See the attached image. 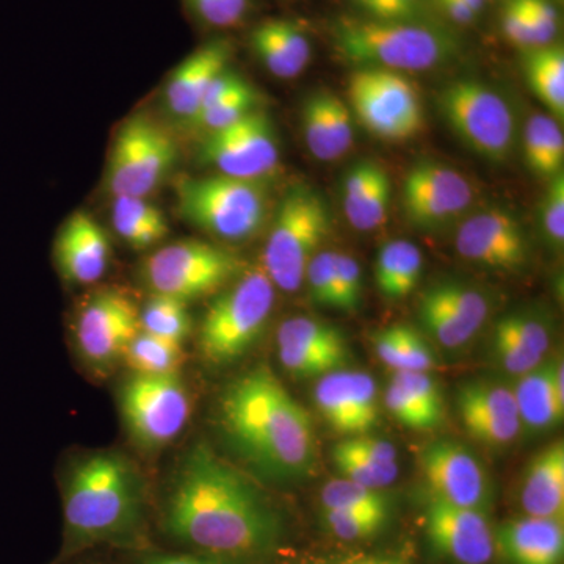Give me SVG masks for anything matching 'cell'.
Returning <instances> with one entry per match:
<instances>
[{"label":"cell","instance_id":"cell-39","mask_svg":"<svg viewBox=\"0 0 564 564\" xmlns=\"http://www.w3.org/2000/svg\"><path fill=\"white\" fill-rule=\"evenodd\" d=\"M389 516L364 511L322 510V521L333 536L343 541L369 540L383 530Z\"/></svg>","mask_w":564,"mask_h":564},{"label":"cell","instance_id":"cell-60","mask_svg":"<svg viewBox=\"0 0 564 564\" xmlns=\"http://www.w3.org/2000/svg\"><path fill=\"white\" fill-rule=\"evenodd\" d=\"M340 564H403V563L397 562V560H392V558H378V556H367V558L348 560V562H344Z\"/></svg>","mask_w":564,"mask_h":564},{"label":"cell","instance_id":"cell-6","mask_svg":"<svg viewBox=\"0 0 564 564\" xmlns=\"http://www.w3.org/2000/svg\"><path fill=\"white\" fill-rule=\"evenodd\" d=\"M274 285L261 267L239 274L207 307L198 332L203 358L228 366L261 337L274 306Z\"/></svg>","mask_w":564,"mask_h":564},{"label":"cell","instance_id":"cell-53","mask_svg":"<svg viewBox=\"0 0 564 564\" xmlns=\"http://www.w3.org/2000/svg\"><path fill=\"white\" fill-rule=\"evenodd\" d=\"M505 328L508 329L516 339L525 345L529 350L544 356L551 345V334L547 326L538 318L527 317V315L516 314L507 315L500 321Z\"/></svg>","mask_w":564,"mask_h":564},{"label":"cell","instance_id":"cell-7","mask_svg":"<svg viewBox=\"0 0 564 564\" xmlns=\"http://www.w3.org/2000/svg\"><path fill=\"white\" fill-rule=\"evenodd\" d=\"M329 210L321 193L307 185L288 192L274 210L262 254V269L282 292H296L307 265L329 234Z\"/></svg>","mask_w":564,"mask_h":564},{"label":"cell","instance_id":"cell-10","mask_svg":"<svg viewBox=\"0 0 564 564\" xmlns=\"http://www.w3.org/2000/svg\"><path fill=\"white\" fill-rule=\"evenodd\" d=\"M177 147L162 126L135 115L121 126L107 161L106 187L113 198H147L176 165Z\"/></svg>","mask_w":564,"mask_h":564},{"label":"cell","instance_id":"cell-15","mask_svg":"<svg viewBox=\"0 0 564 564\" xmlns=\"http://www.w3.org/2000/svg\"><path fill=\"white\" fill-rule=\"evenodd\" d=\"M474 202V188L462 173L433 161L411 166L402 185L408 220L421 229H436L456 220Z\"/></svg>","mask_w":564,"mask_h":564},{"label":"cell","instance_id":"cell-34","mask_svg":"<svg viewBox=\"0 0 564 564\" xmlns=\"http://www.w3.org/2000/svg\"><path fill=\"white\" fill-rule=\"evenodd\" d=\"M256 101H258V95H256L254 88L245 80L236 90L228 93V95L209 104V106L203 107L184 126H187L192 131L202 132L203 135L220 131V129L228 128V126L234 124L245 115L254 110Z\"/></svg>","mask_w":564,"mask_h":564},{"label":"cell","instance_id":"cell-13","mask_svg":"<svg viewBox=\"0 0 564 564\" xmlns=\"http://www.w3.org/2000/svg\"><path fill=\"white\" fill-rule=\"evenodd\" d=\"M198 161L225 176L267 182L280 165L272 120L254 109L228 128L206 133Z\"/></svg>","mask_w":564,"mask_h":564},{"label":"cell","instance_id":"cell-29","mask_svg":"<svg viewBox=\"0 0 564 564\" xmlns=\"http://www.w3.org/2000/svg\"><path fill=\"white\" fill-rule=\"evenodd\" d=\"M524 74L530 90L556 121L564 117V50L562 44L525 50Z\"/></svg>","mask_w":564,"mask_h":564},{"label":"cell","instance_id":"cell-11","mask_svg":"<svg viewBox=\"0 0 564 564\" xmlns=\"http://www.w3.org/2000/svg\"><path fill=\"white\" fill-rule=\"evenodd\" d=\"M347 95L352 117L378 139L411 140L425 124L421 96L403 73L356 68L348 79Z\"/></svg>","mask_w":564,"mask_h":564},{"label":"cell","instance_id":"cell-31","mask_svg":"<svg viewBox=\"0 0 564 564\" xmlns=\"http://www.w3.org/2000/svg\"><path fill=\"white\" fill-rule=\"evenodd\" d=\"M278 345H295L332 355L340 361L348 362L350 350L344 334L329 323L310 317H293L285 321L278 329Z\"/></svg>","mask_w":564,"mask_h":564},{"label":"cell","instance_id":"cell-18","mask_svg":"<svg viewBox=\"0 0 564 564\" xmlns=\"http://www.w3.org/2000/svg\"><path fill=\"white\" fill-rule=\"evenodd\" d=\"M425 533L434 552L458 564H488L496 538L485 511L430 499Z\"/></svg>","mask_w":564,"mask_h":564},{"label":"cell","instance_id":"cell-44","mask_svg":"<svg viewBox=\"0 0 564 564\" xmlns=\"http://www.w3.org/2000/svg\"><path fill=\"white\" fill-rule=\"evenodd\" d=\"M304 143L317 161L332 162L328 147V126L325 115V91H317L304 101L302 110Z\"/></svg>","mask_w":564,"mask_h":564},{"label":"cell","instance_id":"cell-56","mask_svg":"<svg viewBox=\"0 0 564 564\" xmlns=\"http://www.w3.org/2000/svg\"><path fill=\"white\" fill-rule=\"evenodd\" d=\"M403 326L392 325L373 336L375 351H377L378 358L386 366L391 367L393 372L402 369Z\"/></svg>","mask_w":564,"mask_h":564},{"label":"cell","instance_id":"cell-2","mask_svg":"<svg viewBox=\"0 0 564 564\" xmlns=\"http://www.w3.org/2000/svg\"><path fill=\"white\" fill-rule=\"evenodd\" d=\"M220 413L234 444L265 473L295 478L313 469V419L267 367L234 381Z\"/></svg>","mask_w":564,"mask_h":564},{"label":"cell","instance_id":"cell-52","mask_svg":"<svg viewBox=\"0 0 564 564\" xmlns=\"http://www.w3.org/2000/svg\"><path fill=\"white\" fill-rule=\"evenodd\" d=\"M522 6L532 25L536 47L554 43L560 28L558 10L554 0H522Z\"/></svg>","mask_w":564,"mask_h":564},{"label":"cell","instance_id":"cell-4","mask_svg":"<svg viewBox=\"0 0 564 564\" xmlns=\"http://www.w3.org/2000/svg\"><path fill=\"white\" fill-rule=\"evenodd\" d=\"M333 46L337 57L355 68L395 73L437 68L458 52V41L440 25L364 17H343L334 22Z\"/></svg>","mask_w":564,"mask_h":564},{"label":"cell","instance_id":"cell-48","mask_svg":"<svg viewBox=\"0 0 564 564\" xmlns=\"http://www.w3.org/2000/svg\"><path fill=\"white\" fill-rule=\"evenodd\" d=\"M541 226L549 242L563 247L564 242V174L549 181L540 209Z\"/></svg>","mask_w":564,"mask_h":564},{"label":"cell","instance_id":"cell-54","mask_svg":"<svg viewBox=\"0 0 564 564\" xmlns=\"http://www.w3.org/2000/svg\"><path fill=\"white\" fill-rule=\"evenodd\" d=\"M500 25H502L505 39L510 41L513 46L524 51L536 47L532 25H530L522 0L505 2L502 14H500Z\"/></svg>","mask_w":564,"mask_h":564},{"label":"cell","instance_id":"cell-28","mask_svg":"<svg viewBox=\"0 0 564 564\" xmlns=\"http://www.w3.org/2000/svg\"><path fill=\"white\" fill-rule=\"evenodd\" d=\"M423 270L422 251L406 240L383 245L375 261L378 291L391 300H403L414 292Z\"/></svg>","mask_w":564,"mask_h":564},{"label":"cell","instance_id":"cell-62","mask_svg":"<svg viewBox=\"0 0 564 564\" xmlns=\"http://www.w3.org/2000/svg\"><path fill=\"white\" fill-rule=\"evenodd\" d=\"M556 2H563V0H556Z\"/></svg>","mask_w":564,"mask_h":564},{"label":"cell","instance_id":"cell-61","mask_svg":"<svg viewBox=\"0 0 564 564\" xmlns=\"http://www.w3.org/2000/svg\"><path fill=\"white\" fill-rule=\"evenodd\" d=\"M463 2H466L475 13L481 14L484 13L486 6H488L489 0H463Z\"/></svg>","mask_w":564,"mask_h":564},{"label":"cell","instance_id":"cell-43","mask_svg":"<svg viewBox=\"0 0 564 564\" xmlns=\"http://www.w3.org/2000/svg\"><path fill=\"white\" fill-rule=\"evenodd\" d=\"M325 115L328 126L329 159L337 161L350 152L355 131L352 113L347 102L334 93L325 91Z\"/></svg>","mask_w":564,"mask_h":564},{"label":"cell","instance_id":"cell-21","mask_svg":"<svg viewBox=\"0 0 564 564\" xmlns=\"http://www.w3.org/2000/svg\"><path fill=\"white\" fill-rule=\"evenodd\" d=\"M456 406L464 429L480 443L507 445L522 430L513 391L507 386L489 381L464 384L456 395Z\"/></svg>","mask_w":564,"mask_h":564},{"label":"cell","instance_id":"cell-51","mask_svg":"<svg viewBox=\"0 0 564 564\" xmlns=\"http://www.w3.org/2000/svg\"><path fill=\"white\" fill-rule=\"evenodd\" d=\"M386 406H388L389 413L406 429L430 432V430L437 426L429 417V414L392 380L391 384L388 386V391H386Z\"/></svg>","mask_w":564,"mask_h":564},{"label":"cell","instance_id":"cell-26","mask_svg":"<svg viewBox=\"0 0 564 564\" xmlns=\"http://www.w3.org/2000/svg\"><path fill=\"white\" fill-rule=\"evenodd\" d=\"M551 373L552 362L538 366L521 375L511 389L522 426L533 432H547L563 421L564 404L555 397Z\"/></svg>","mask_w":564,"mask_h":564},{"label":"cell","instance_id":"cell-33","mask_svg":"<svg viewBox=\"0 0 564 564\" xmlns=\"http://www.w3.org/2000/svg\"><path fill=\"white\" fill-rule=\"evenodd\" d=\"M141 332L184 345L192 332V318L187 303L172 296L152 293L140 311Z\"/></svg>","mask_w":564,"mask_h":564},{"label":"cell","instance_id":"cell-23","mask_svg":"<svg viewBox=\"0 0 564 564\" xmlns=\"http://www.w3.org/2000/svg\"><path fill=\"white\" fill-rule=\"evenodd\" d=\"M250 46L263 68L282 80L299 77L313 58V46L302 25L282 18L256 25Z\"/></svg>","mask_w":564,"mask_h":564},{"label":"cell","instance_id":"cell-42","mask_svg":"<svg viewBox=\"0 0 564 564\" xmlns=\"http://www.w3.org/2000/svg\"><path fill=\"white\" fill-rule=\"evenodd\" d=\"M392 381H395L429 414V417L440 425L444 414L443 392L432 375L399 370L393 372Z\"/></svg>","mask_w":564,"mask_h":564},{"label":"cell","instance_id":"cell-59","mask_svg":"<svg viewBox=\"0 0 564 564\" xmlns=\"http://www.w3.org/2000/svg\"><path fill=\"white\" fill-rule=\"evenodd\" d=\"M141 564H226V562L204 554H158L147 556Z\"/></svg>","mask_w":564,"mask_h":564},{"label":"cell","instance_id":"cell-27","mask_svg":"<svg viewBox=\"0 0 564 564\" xmlns=\"http://www.w3.org/2000/svg\"><path fill=\"white\" fill-rule=\"evenodd\" d=\"M111 225L118 237L133 248L148 250L166 239L170 234L165 215L147 198L120 196L111 203Z\"/></svg>","mask_w":564,"mask_h":564},{"label":"cell","instance_id":"cell-45","mask_svg":"<svg viewBox=\"0 0 564 564\" xmlns=\"http://www.w3.org/2000/svg\"><path fill=\"white\" fill-rule=\"evenodd\" d=\"M492 343L494 351H496L503 369L507 372L518 375V377L536 369L538 366H541V361H543V356L529 350L525 345L519 343L513 334L508 332L500 322L494 328Z\"/></svg>","mask_w":564,"mask_h":564},{"label":"cell","instance_id":"cell-30","mask_svg":"<svg viewBox=\"0 0 564 564\" xmlns=\"http://www.w3.org/2000/svg\"><path fill=\"white\" fill-rule=\"evenodd\" d=\"M524 158L530 172L551 181L563 173L564 135L560 121L551 115H532L524 131Z\"/></svg>","mask_w":564,"mask_h":564},{"label":"cell","instance_id":"cell-46","mask_svg":"<svg viewBox=\"0 0 564 564\" xmlns=\"http://www.w3.org/2000/svg\"><path fill=\"white\" fill-rule=\"evenodd\" d=\"M304 281L310 284L314 303L336 307V251H318L307 265Z\"/></svg>","mask_w":564,"mask_h":564},{"label":"cell","instance_id":"cell-37","mask_svg":"<svg viewBox=\"0 0 564 564\" xmlns=\"http://www.w3.org/2000/svg\"><path fill=\"white\" fill-rule=\"evenodd\" d=\"M333 462L344 478L367 488L383 489L399 477V464L373 462L348 451L343 443L333 448Z\"/></svg>","mask_w":564,"mask_h":564},{"label":"cell","instance_id":"cell-24","mask_svg":"<svg viewBox=\"0 0 564 564\" xmlns=\"http://www.w3.org/2000/svg\"><path fill=\"white\" fill-rule=\"evenodd\" d=\"M497 543L513 564H562L563 519L525 516L505 522L497 532Z\"/></svg>","mask_w":564,"mask_h":564},{"label":"cell","instance_id":"cell-25","mask_svg":"<svg viewBox=\"0 0 564 564\" xmlns=\"http://www.w3.org/2000/svg\"><path fill=\"white\" fill-rule=\"evenodd\" d=\"M521 505L527 516L563 519L564 514V444L543 448L529 466L521 489Z\"/></svg>","mask_w":564,"mask_h":564},{"label":"cell","instance_id":"cell-19","mask_svg":"<svg viewBox=\"0 0 564 564\" xmlns=\"http://www.w3.org/2000/svg\"><path fill=\"white\" fill-rule=\"evenodd\" d=\"M314 402L329 426L344 434L369 432L380 415L377 384L366 372L343 369L323 375L315 386Z\"/></svg>","mask_w":564,"mask_h":564},{"label":"cell","instance_id":"cell-49","mask_svg":"<svg viewBox=\"0 0 564 564\" xmlns=\"http://www.w3.org/2000/svg\"><path fill=\"white\" fill-rule=\"evenodd\" d=\"M364 18L380 21H421L426 0H351Z\"/></svg>","mask_w":564,"mask_h":564},{"label":"cell","instance_id":"cell-1","mask_svg":"<svg viewBox=\"0 0 564 564\" xmlns=\"http://www.w3.org/2000/svg\"><path fill=\"white\" fill-rule=\"evenodd\" d=\"M163 527L180 543L223 562L265 554L281 532L262 494L206 444L195 445L181 463Z\"/></svg>","mask_w":564,"mask_h":564},{"label":"cell","instance_id":"cell-9","mask_svg":"<svg viewBox=\"0 0 564 564\" xmlns=\"http://www.w3.org/2000/svg\"><path fill=\"white\" fill-rule=\"evenodd\" d=\"M239 274L242 261L236 254L203 240L165 245L143 265V280L152 293L184 303L220 291Z\"/></svg>","mask_w":564,"mask_h":564},{"label":"cell","instance_id":"cell-22","mask_svg":"<svg viewBox=\"0 0 564 564\" xmlns=\"http://www.w3.org/2000/svg\"><path fill=\"white\" fill-rule=\"evenodd\" d=\"M231 52L228 41H210L192 52L170 74L163 102L174 120L185 124L195 117L212 82L229 68Z\"/></svg>","mask_w":564,"mask_h":564},{"label":"cell","instance_id":"cell-55","mask_svg":"<svg viewBox=\"0 0 564 564\" xmlns=\"http://www.w3.org/2000/svg\"><path fill=\"white\" fill-rule=\"evenodd\" d=\"M434 366V355L429 343L413 326L404 325L402 369L408 372H430ZM399 372V370H397Z\"/></svg>","mask_w":564,"mask_h":564},{"label":"cell","instance_id":"cell-57","mask_svg":"<svg viewBox=\"0 0 564 564\" xmlns=\"http://www.w3.org/2000/svg\"><path fill=\"white\" fill-rule=\"evenodd\" d=\"M343 444L348 451L367 456L373 462L397 463V448L388 441L358 434V436L350 437V440H345Z\"/></svg>","mask_w":564,"mask_h":564},{"label":"cell","instance_id":"cell-50","mask_svg":"<svg viewBox=\"0 0 564 564\" xmlns=\"http://www.w3.org/2000/svg\"><path fill=\"white\" fill-rule=\"evenodd\" d=\"M196 17L217 29L234 28L247 17L250 0H188Z\"/></svg>","mask_w":564,"mask_h":564},{"label":"cell","instance_id":"cell-14","mask_svg":"<svg viewBox=\"0 0 564 564\" xmlns=\"http://www.w3.org/2000/svg\"><path fill=\"white\" fill-rule=\"evenodd\" d=\"M140 329V311L131 296L110 289L93 293L80 307L74 337L84 362L106 373L124 359Z\"/></svg>","mask_w":564,"mask_h":564},{"label":"cell","instance_id":"cell-36","mask_svg":"<svg viewBox=\"0 0 564 564\" xmlns=\"http://www.w3.org/2000/svg\"><path fill=\"white\" fill-rule=\"evenodd\" d=\"M419 315L426 332L445 348L463 347L477 334V329L463 322L430 291L422 296Z\"/></svg>","mask_w":564,"mask_h":564},{"label":"cell","instance_id":"cell-17","mask_svg":"<svg viewBox=\"0 0 564 564\" xmlns=\"http://www.w3.org/2000/svg\"><path fill=\"white\" fill-rule=\"evenodd\" d=\"M456 251L486 269L514 272L527 262V239L513 212L492 207L466 218L456 232Z\"/></svg>","mask_w":564,"mask_h":564},{"label":"cell","instance_id":"cell-58","mask_svg":"<svg viewBox=\"0 0 564 564\" xmlns=\"http://www.w3.org/2000/svg\"><path fill=\"white\" fill-rule=\"evenodd\" d=\"M433 3L448 20L458 25H473L480 17L463 0H433Z\"/></svg>","mask_w":564,"mask_h":564},{"label":"cell","instance_id":"cell-16","mask_svg":"<svg viewBox=\"0 0 564 564\" xmlns=\"http://www.w3.org/2000/svg\"><path fill=\"white\" fill-rule=\"evenodd\" d=\"M423 477L434 499L485 511L491 485L477 456L454 441H437L422 451Z\"/></svg>","mask_w":564,"mask_h":564},{"label":"cell","instance_id":"cell-8","mask_svg":"<svg viewBox=\"0 0 564 564\" xmlns=\"http://www.w3.org/2000/svg\"><path fill=\"white\" fill-rule=\"evenodd\" d=\"M437 106L448 128L475 154L494 163L508 161L513 154V110L503 96L485 82H451L440 91Z\"/></svg>","mask_w":564,"mask_h":564},{"label":"cell","instance_id":"cell-41","mask_svg":"<svg viewBox=\"0 0 564 564\" xmlns=\"http://www.w3.org/2000/svg\"><path fill=\"white\" fill-rule=\"evenodd\" d=\"M278 356L282 367L300 378H322L323 375L343 370L347 364L326 352L307 350L295 345H278Z\"/></svg>","mask_w":564,"mask_h":564},{"label":"cell","instance_id":"cell-5","mask_svg":"<svg viewBox=\"0 0 564 564\" xmlns=\"http://www.w3.org/2000/svg\"><path fill=\"white\" fill-rule=\"evenodd\" d=\"M177 210L193 228L228 242L256 236L270 212L267 182L214 174L182 181Z\"/></svg>","mask_w":564,"mask_h":564},{"label":"cell","instance_id":"cell-47","mask_svg":"<svg viewBox=\"0 0 564 564\" xmlns=\"http://www.w3.org/2000/svg\"><path fill=\"white\" fill-rule=\"evenodd\" d=\"M362 270L359 262L336 252V310L356 311L362 302Z\"/></svg>","mask_w":564,"mask_h":564},{"label":"cell","instance_id":"cell-3","mask_svg":"<svg viewBox=\"0 0 564 564\" xmlns=\"http://www.w3.org/2000/svg\"><path fill=\"white\" fill-rule=\"evenodd\" d=\"M63 510L74 544H131L143 529L141 475L117 452L82 456L66 477Z\"/></svg>","mask_w":564,"mask_h":564},{"label":"cell","instance_id":"cell-20","mask_svg":"<svg viewBox=\"0 0 564 564\" xmlns=\"http://www.w3.org/2000/svg\"><path fill=\"white\" fill-rule=\"evenodd\" d=\"M109 236L90 214L74 212L55 237L54 259L66 282L90 285L101 280L109 269Z\"/></svg>","mask_w":564,"mask_h":564},{"label":"cell","instance_id":"cell-40","mask_svg":"<svg viewBox=\"0 0 564 564\" xmlns=\"http://www.w3.org/2000/svg\"><path fill=\"white\" fill-rule=\"evenodd\" d=\"M430 292L477 332L488 318V302L480 292L474 291V289L464 288L454 282H444V284L434 285Z\"/></svg>","mask_w":564,"mask_h":564},{"label":"cell","instance_id":"cell-12","mask_svg":"<svg viewBox=\"0 0 564 564\" xmlns=\"http://www.w3.org/2000/svg\"><path fill=\"white\" fill-rule=\"evenodd\" d=\"M120 408L133 443L158 452L176 440L191 417V397L180 373H133L120 392Z\"/></svg>","mask_w":564,"mask_h":564},{"label":"cell","instance_id":"cell-38","mask_svg":"<svg viewBox=\"0 0 564 564\" xmlns=\"http://www.w3.org/2000/svg\"><path fill=\"white\" fill-rule=\"evenodd\" d=\"M391 196V180H389V174L383 169V172L378 174L372 187L364 195L358 206L347 215L352 228L358 229V231H375V229L380 228L388 218Z\"/></svg>","mask_w":564,"mask_h":564},{"label":"cell","instance_id":"cell-35","mask_svg":"<svg viewBox=\"0 0 564 564\" xmlns=\"http://www.w3.org/2000/svg\"><path fill=\"white\" fill-rule=\"evenodd\" d=\"M321 499L323 510L364 511L389 516V500L381 489L367 488L344 477L323 486Z\"/></svg>","mask_w":564,"mask_h":564},{"label":"cell","instance_id":"cell-32","mask_svg":"<svg viewBox=\"0 0 564 564\" xmlns=\"http://www.w3.org/2000/svg\"><path fill=\"white\" fill-rule=\"evenodd\" d=\"M122 361L129 364L133 373H180V367L184 362V348H182V344L140 329V333L129 344Z\"/></svg>","mask_w":564,"mask_h":564}]
</instances>
